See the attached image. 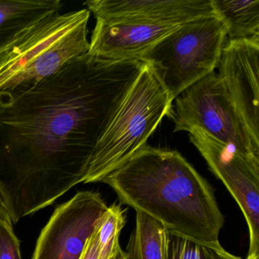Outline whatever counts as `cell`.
Segmentation results:
<instances>
[{"mask_svg": "<svg viewBox=\"0 0 259 259\" xmlns=\"http://www.w3.org/2000/svg\"><path fill=\"white\" fill-rule=\"evenodd\" d=\"M144 64L86 54L41 81L0 90V196L13 223L83 183Z\"/></svg>", "mask_w": 259, "mask_h": 259, "instance_id": "6da1fadb", "label": "cell"}, {"mask_svg": "<svg viewBox=\"0 0 259 259\" xmlns=\"http://www.w3.org/2000/svg\"><path fill=\"white\" fill-rule=\"evenodd\" d=\"M168 233L219 246L224 218L207 180L178 151L145 145L102 180Z\"/></svg>", "mask_w": 259, "mask_h": 259, "instance_id": "7a4b0ae2", "label": "cell"}, {"mask_svg": "<svg viewBox=\"0 0 259 259\" xmlns=\"http://www.w3.org/2000/svg\"><path fill=\"white\" fill-rule=\"evenodd\" d=\"M172 102L151 68L145 63L98 141L83 183L102 181L144 148L163 118L172 116Z\"/></svg>", "mask_w": 259, "mask_h": 259, "instance_id": "3957f363", "label": "cell"}, {"mask_svg": "<svg viewBox=\"0 0 259 259\" xmlns=\"http://www.w3.org/2000/svg\"><path fill=\"white\" fill-rule=\"evenodd\" d=\"M88 9L50 14L21 33L10 45L0 72V90L41 81L74 59L88 54Z\"/></svg>", "mask_w": 259, "mask_h": 259, "instance_id": "277c9868", "label": "cell"}, {"mask_svg": "<svg viewBox=\"0 0 259 259\" xmlns=\"http://www.w3.org/2000/svg\"><path fill=\"white\" fill-rule=\"evenodd\" d=\"M227 31L218 16L191 21L151 47L140 59L149 66L172 101L218 68Z\"/></svg>", "mask_w": 259, "mask_h": 259, "instance_id": "5b68a950", "label": "cell"}, {"mask_svg": "<svg viewBox=\"0 0 259 259\" xmlns=\"http://www.w3.org/2000/svg\"><path fill=\"white\" fill-rule=\"evenodd\" d=\"M175 100L171 116L174 133L198 128L243 154L259 158V145L250 136L218 74L206 75Z\"/></svg>", "mask_w": 259, "mask_h": 259, "instance_id": "8992f818", "label": "cell"}, {"mask_svg": "<svg viewBox=\"0 0 259 259\" xmlns=\"http://www.w3.org/2000/svg\"><path fill=\"white\" fill-rule=\"evenodd\" d=\"M189 133L190 142L243 213L249 233L248 256L259 255V158L243 154L198 128Z\"/></svg>", "mask_w": 259, "mask_h": 259, "instance_id": "52a82bcc", "label": "cell"}, {"mask_svg": "<svg viewBox=\"0 0 259 259\" xmlns=\"http://www.w3.org/2000/svg\"><path fill=\"white\" fill-rule=\"evenodd\" d=\"M107 207L98 192L75 194L54 210L37 239L32 259H80Z\"/></svg>", "mask_w": 259, "mask_h": 259, "instance_id": "ba28073f", "label": "cell"}, {"mask_svg": "<svg viewBox=\"0 0 259 259\" xmlns=\"http://www.w3.org/2000/svg\"><path fill=\"white\" fill-rule=\"evenodd\" d=\"M259 36L225 43L218 63L221 81L254 143L259 145Z\"/></svg>", "mask_w": 259, "mask_h": 259, "instance_id": "9c48e42d", "label": "cell"}, {"mask_svg": "<svg viewBox=\"0 0 259 259\" xmlns=\"http://www.w3.org/2000/svg\"><path fill=\"white\" fill-rule=\"evenodd\" d=\"M84 5L96 19L172 26L217 16L213 0H89Z\"/></svg>", "mask_w": 259, "mask_h": 259, "instance_id": "30bf717a", "label": "cell"}, {"mask_svg": "<svg viewBox=\"0 0 259 259\" xmlns=\"http://www.w3.org/2000/svg\"><path fill=\"white\" fill-rule=\"evenodd\" d=\"M177 27L96 19L88 54L110 61H139L151 47Z\"/></svg>", "mask_w": 259, "mask_h": 259, "instance_id": "8fae6325", "label": "cell"}, {"mask_svg": "<svg viewBox=\"0 0 259 259\" xmlns=\"http://www.w3.org/2000/svg\"><path fill=\"white\" fill-rule=\"evenodd\" d=\"M60 0H0V51L50 14L60 12Z\"/></svg>", "mask_w": 259, "mask_h": 259, "instance_id": "7c38bea8", "label": "cell"}, {"mask_svg": "<svg viewBox=\"0 0 259 259\" xmlns=\"http://www.w3.org/2000/svg\"><path fill=\"white\" fill-rule=\"evenodd\" d=\"M169 233L161 224L136 211V226L125 249V259H166Z\"/></svg>", "mask_w": 259, "mask_h": 259, "instance_id": "4fadbf2b", "label": "cell"}, {"mask_svg": "<svg viewBox=\"0 0 259 259\" xmlns=\"http://www.w3.org/2000/svg\"><path fill=\"white\" fill-rule=\"evenodd\" d=\"M213 7L225 26L229 40L259 36V0H213Z\"/></svg>", "mask_w": 259, "mask_h": 259, "instance_id": "5bb4252c", "label": "cell"}, {"mask_svg": "<svg viewBox=\"0 0 259 259\" xmlns=\"http://www.w3.org/2000/svg\"><path fill=\"white\" fill-rule=\"evenodd\" d=\"M125 210L120 204H112L103 214L97 227L98 259H125L119 236L125 224Z\"/></svg>", "mask_w": 259, "mask_h": 259, "instance_id": "9a60e30c", "label": "cell"}, {"mask_svg": "<svg viewBox=\"0 0 259 259\" xmlns=\"http://www.w3.org/2000/svg\"><path fill=\"white\" fill-rule=\"evenodd\" d=\"M166 259H242L223 246L207 245L169 233Z\"/></svg>", "mask_w": 259, "mask_h": 259, "instance_id": "2e32d148", "label": "cell"}, {"mask_svg": "<svg viewBox=\"0 0 259 259\" xmlns=\"http://www.w3.org/2000/svg\"><path fill=\"white\" fill-rule=\"evenodd\" d=\"M7 209L0 210V259H22L20 242Z\"/></svg>", "mask_w": 259, "mask_h": 259, "instance_id": "e0dca14e", "label": "cell"}, {"mask_svg": "<svg viewBox=\"0 0 259 259\" xmlns=\"http://www.w3.org/2000/svg\"><path fill=\"white\" fill-rule=\"evenodd\" d=\"M80 259H98V234L97 228L86 243Z\"/></svg>", "mask_w": 259, "mask_h": 259, "instance_id": "ac0fdd59", "label": "cell"}, {"mask_svg": "<svg viewBox=\"0 0 259 259\" xmlns=\"http://www.w3.org/2000/svg\"><path fill=\"white\" fill-rule=\"evenodd\" d=\"M9 56H10V45L0 51V72L7 65Z\"/></svg>", "mask_w": 259, "mask_h": 259, "instance_id": "d6986e66", "label": "cell"}, {"mask_svg": "<svg viewBox=\"0 0 259 259\" xmlns=\"http://www.w3.org/2000/svg\"><path fill=\"white\" fill-rule=\"evenodd\" d=\"M4 209L7 208L6 207L5 204H4L2 198H1V196H0V210H4Z\"/></svg>", "mask_w": 259, "mask_h": 259, "instance_id": "ffe728a7", "label": "cell"}, {"mask_svg": "<svg viewBox=\"0 0 259 259\" xmlns=\"http://www.w3.org/2000/svg\"><path fill=\"white\" fill-rule=\"evenodd\" d=\"M245 259H259V255L247 256Z\"/></svg>", "mask_w": 259, "mask_h": 259, "instance_id": "44dd1931", "label": "cell"}]
</instances>
